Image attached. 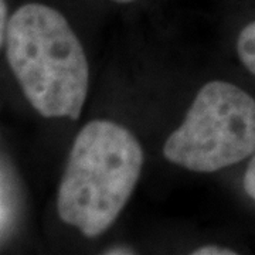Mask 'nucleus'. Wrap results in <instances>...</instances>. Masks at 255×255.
Segmentation results:
<instances>
[{
	"label": "nucleus",
	"instance_id": "nucleus-3",
	"mask_svg": "<svg viewBox=\"0 0 255 255\" xmlns=\"http://www.w3.org/2000/svg\"><path fill=\"white\" fill-rule=\"evenodd\" d=\"M255 152V100L237 85L210 81L183 124L164 142V157L197 173H213Z\"/></svg>",
	"mask_w": 255,
	"mask_h": 255
},
{
	"label": "nucleus",
	"instance_id": "nucleus-7",
	"mask_svg": "<svg viewBox=\"0 0 255 255\" xmlns=\"http://www.w3.org/2000/svg\"><path fill=\"white\" fill-rule=\"evenodd\" d=\"M7 23H9L7 21V4H6V0H0V47L6 37Z\"/></svg>",
	"mask_w": 255,
	"mask_h": 255
},
{
	"label": "nucleus",
	"instance_id": "nucleus-6",
	"mask_svg": "<svg viewBox=\"0 0 255 255\" xmlns=\"http://www.w3.org/2000/svg\"><path fill=\"white\" fill-rule=\"evenodd\" d=\"M193 255H236L237 253L230 250V248H226V247H220V246H204L194 250Z\"/></svg>",
	"mask_w": 255,
	"mask_h": 255
},
{
	"label": "nucleus",
	"instance_id": "nucleus-2",
	"mask_svg": "<svg viewBox=\"0 0 255 255\" xmlns=\"http://www.w3.org/2000/svg\"><path fill=\"white\" fill-rule=\"evenodd\" d=\"M142 166V146L127 128L104 119L88 122L74 140L60 182V219L84 237L104 234L125 209Z\"/></svg>",
	"mask_w": 255,
	"mask_h": 255
},
{
	"label": "nucleus",
	"instance_id": "nucleus-5",
	"mask_svg": "<svg viewBox=\"0 0 255 255\" xmlns=\"http://www.w3.org/2000/svg\"><path fill=\"white\" fill-rule=\"evenodd\" d=\"M244 190L253 200H255V155L247 167L244 176Z\"/></svg>",
	"mask_w": 255,
	"mask_h": 255
},
{
	"label": "nucleus",
	"instance_id": "nucleus-1",
	"mask_svg": "<svg viewBox=\"0 0 255 255\" xmlns=\"http://www.w3.org/2000/svg\"><path fill=\"white\" fill-rule=\"evenodd\" d=\"M6 55L31 107L46 118L81 117L90 88V64L63 13L26 3L10 17Z\"/></svg>",
	"mask_w": 255,
	"mask_h": 255
},
{
	"label": "nucleus",
	"instance_id": "nucleus-9",
	"mask_svg": "<svg viewBox=\"0 0 255 255\" xmlns=\"http://www.w3.org/2000/svg\"><path fill=\"white\" fill-rule=\"evenodd\" d=\"M112 1L119 3V4H128V3H133V1H136V0H112Z\"/></svg>",
	"mask_w": 255,
	"mask_h": 255
},
{
	"label": "nucleus",
	"instance_id": "nucleus-4",
	"mask_svg": "<svg viewBox=\"0 0 255 255\" xmlns=\"http://www.w3.org/2000/svg\"><path fill=\"white\" fill-rule=\"evenodd\" d=\"M237 53L247 70L255 75V21L241 30L237 40Z\"/></svg>",
	"mask_w": 255,
	"mask_h": 255
},
{
	"label": "nucleus",
	"instance_id": "nucleus-8",
	"mask_svg": "<svg viewBox=\"0 0 255 255\" xmlns=\"http://www.w3.org/2000/svg\"><path fill=\"white\" fill-rule=\"evenodd\" d=\"M105 254H135V251H132L130 248H127V247H115L111 251H107Z\"/></svg>",
	"mask_w": 255,
	"mask_h": 255
}]
</instances>
